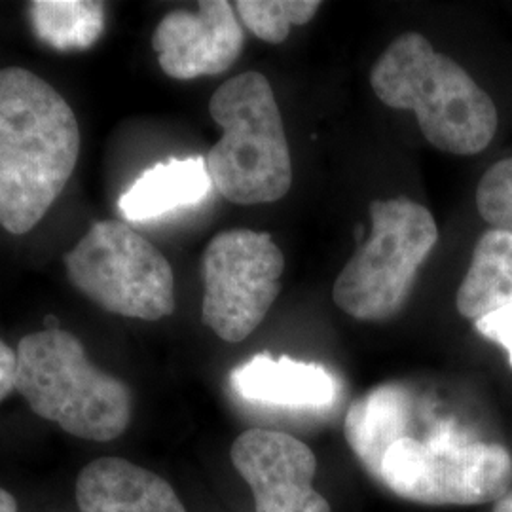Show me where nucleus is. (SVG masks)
Instances as JSON below:
<instances>
[{
    "label": "nucleus",
    "instance_id": "nucleus-13",
    "mask_svg": "<svg viewBox=\"0 0 512 512\" xmlns=\"http://www.w3.org/2000/svg\"><path fill=\"white\" fill-rule=\"evenodd\" d=\"M211 190L205 158H171L135 179L120 196L118 211L131 224H147L200 205Z\"/></svg>",
    "mask_w": 512,
    "mask_h": 512
},
{
    "label": "nucleus",
    "instance_id": "nucleus-5",
    "mask_svg": "<svg viewBox=\"0 0 512 512\" xmlns=\"http://www.w3.org/2000/svg\"><path fill=\"white\" fill-rule=\"evenodd\" d=\"M370 219V238L336 277L334 302L359 321H385L408 302L439 226L429 209L408 198L370 203Z\"/></svg>",
    "mask_w": 512,
    "mask_h": 512
},
{
    "label": "nucleus",
    "instance_id": "nucleus-4",
    "mask_svg": "<svg viewBox=\"0 0 512 512\" xmlns=\"http://www.w3.org/2000/svg\"><path fill=\"white\" fill-rule=\"evenodd\" d=\"M222 137L205 162L213 188L228 202L258 205L281 200L293 184V164L274 90L249 71L224 82L209 101Z\"/></svg>",
    "mask_w": 512,
    "mask_h": 512
},
{
    "label": "nucleus",
    "instance_id": "nucleus-18",
    "mask_svg": "<svg viewBox=\"0 0 512 512\" xmlns=\"http://www.w3.org/2000/svg\"><path fill=\"white\" fill-rule=\"evenodd\" d=\"M480 217L494 230L512 234V158L492 165L476 188Z\"/></svg>",
    "mask_w": 512,
    "mask_h": 512
},
{
    "label": "nucleus",
    "instance_id": "nucleus-14",
    "mask_svg": "<svg viewBox=\"0 0 512 512\" xmlns=\"http://www.w3.org/2000/svg\"><path fill=\"white\" fill-rule=\"evenodd\" d=\"M412 399L401 385H380L349 408L346 440L370 475L380 480L385 454L410 437Z\"/></svg>",
    "mask_w": 512,
    "mask_h": 512
},
{
    "label": "nucleus",
    "instance_id": "nucleus-16",
    "mask_svg": "<svg viewBox=\"0 0 512 512\" xmlns=\"http://www.w3.org/2000/svg\"><path fill=\"white\" fill-rule=\"evenodd\" d=\"M29 18L37 37L59 52L88 50L105 31V6L95 0H35Z\"/></svg>",
    "mask_w": 512,
    "mask_h": 512
},
{
    "label": "nucleus",
    "instance_id": "nucleus-2",
    "mask_svg": "<svg viewBox=\"0 0 512 512\" xmlns=\"http://www.w3.org/2000/svg\"><path fill=\"white\" fill-rule=\"evenodd\" d=\"M370 84L387 107L412 110L423 137L442 152L475 156L494 141L492 97L423 35L395 38L372 67Z\"/></svg>",
    "mask_w": 512,
    "mask_h": 512
},
{
    "label": "nucleus",
    "instance_id": "nucleus-7",
    "mask_svg": "<svg viewBox=\"0 0 512 512\" xmlns=\"http://www.w3.org/2000/svg\"><path fill=\"white\" fill-rule=\"evenodd\" d=\"M380 482L393 494L423 505H484L512 486L509 450L442 433L429 442L406 437L391 446Z\"/></svg>",
    "mask_w": 512,
    "mask_h": 512
},
{
    "label": "nucleus",
    "instance_id": "nucleus-9",
    "mask_svg": "<svg viewBox=\"0 0 512 512\" xmlns=\"http://www.w3.org/2000/svg\"><path fill=\"white\" fill-rule=\"evenodd\" d=\"M230 456L253 490L256 512H332L313 488L315 454L293 435L249 429L232 444Z\"/></svg>",
    "mask_w": 512,
    "mask_h": 512
},
{
    "label": "nucleus",
    "instance_id": "nucleus-6",
    "mask_svg": "<svg viewBox=\"0 0 512 512\" xmlns=\"http://www.w3.org/2000/svg\"><path fill=\"white\" fill-rule=\"evenodd\" d=\"M65 266L74 287L109 313L158 321L175 310L167 258L124 222H95Z\"/></svg>",
    "mask_w": 512,
    "mask_h": 512
},
{
    "label": "nucleus",
    "instance_id": "nucleus-17",
    "mask_svg": "<svg viewBox=\"0 0 512 512\" xmlns=\"http://www.w3.org/2000/svg\"><path fill=\"white\" fill-rule=\"evenodd\" d=\"M319 0H239V18L245 27L264 42H285L293 25H304L315 18Z\"/></svg>",
    "mask_w": 512,
    "mask_h": 512
},
{
    "label": "nucleus",
    "instance_id": "nucleus-22",
    "mask_svg": "<svg viewBox=\"0 0 512 512\" xmlns=\"http://www.w3.org/2000/svg\"><path fill=\"white\" fill-rule=\"evenodd\" d=\"M494 512H512V490L495 501Z\"/></svg>",
    "mask_w": 512,
    "mask_h": 512
},
{
    "label": "nucleus",
    "instance_id": "nucleus-1",
    "mask_svg": "<svg viewBox=\"0 0 512 512\" xmlns=\"http://www.w3.org/2000/svg\"><path fill=\"white\" fill-rule=\"evenodd\" d=\"M80 129L69 103L37 74L0 69V226L27 234L73 175Z\"/></svg>",
    "mask_w": 512,
    "mask_h": 512
},
{
    "label": "nucleus",
    "instance_id": "nucleus-20",
    "mask_svg": "<svg viewBox=\"0 0 512 512\" xmlns=\"http://www.w3.org/2000/svg\"><path fill=\"white\" fill-rule=\"evenodd\" d=\"M16 374H18V357L14 349L0 340V401L12 389H16Z\"/></svg>",
    "mask_w": 512,
    "mask_h": 512
},
{
    "label": "nucleus",
    "instance_id": "nucleus-19",
    "mask_svg": "<svg viewBox=\"0 0 512 512\" xmlns=\"http://www.w3.org/2000/svg\"><path fill=\"white\" fill-rule=\"evenodd\" d=\"M475 329L478 334H482L484 338L499 344L507 351L509 365L512 368V304L476 319Z\"/></svg>",
    "mask_w": 512,
    "mask_h": 512
},
{
    "label": "nucleus",
    "instance_id": "nucleus-11",
    "mask_svg": "<svg viewBox=\"0 0 512 512\" xmlns=\"http://www.w3.org/2000/svg\"><path fill=\"white\" fill-rule=\"evenodd\" d=\"M230 385L245 403L285 410H323L338 393L336 378L325 366L268 353L234 368Z\"/></svg>",
    "mask_w": 512,
    "mask_h": 512
},
{
    "label": "nucleus",
    "instance_id": "nucleus-15",
    "mask_svg": "<svg viewBox=\"0 0 512 512\" xmlns=\"http://www.w3.org/2000/svg\"><path fill=\"white\" fill-rule=\"evenodd\" d=\"M507 304H512V234L492 228L475 245L456 308L465 319L476 321Z\"/></svg>",
    "mask_w": 512,
    "mask_h": 512
},
{
    "label": "nucleus",
    "instance_id": "nucleus-3",
    "mask_svg": "<svg viewBox=\"0 0 512 512\" xmlns=\"http://www.w3.org/2000/svg\"><path fill=\"white\" fill-rule=\"evenodd\" d=\"M16 389L31 410L78 439L109 442L131 421L128 385L93 366L71 332L46 329L19 342Z\"/></svg>",
    "mask_w": 512,
    "mask_h": 512
},
{
    "label": "nucleus",
    "instance_id": "nucleus-10",
    "mask_svg": "<svg viewBox=\"0 0 512 512\" xmlns=\"http://www.w3.org/2000/svg\"><path fill=\"white\" fill-rule=\"evenodd\" d=\"M243 29L226 0H203L196 12L175 10L154 31L152 48L167 76L192 80L230 69L243 50Z\"/></svg>",
    "mask_w": 512,
    "mask_h": 512
},
{
    "label": "nucleus",
    "instance_id": "nucleus-8",
    "mask_svg": "<svg viewBox=\"0 0 512 512\" xmlns=\"http://www.w3.org/2000/svg\"><path fill=\"white\" fill-rule=\"evenodd\" d=\"M285 256L266 232L228 230L203 253L202 321L230 344L264 321L281 289Z\"/></svg>",
    "mask_w": 512,
    "mask_h": 512
},
{
    "label": "nucleus",
    "instance_id": "nucleus-21",
    "mask_svg": "<svg viewBox=\"0 0 512 512\" xmlns=\"http://www.w3.org/2000/svg\"><path fill=\"white\" fill-rule=\"evenodd\" d=\"M0 512H18L16 497L0 488Z\"/></svg>",
    "mask_w": 512,
    "mask_h": 512
},
{
    "label": "nucleus",
    "instance_id": "nucleus-12",
    "mask_svg": "<svg viewBox=\"0 0 512 512\" xmlns=\"http://www.w3.org/2000/svg\"><path fill=\"white\" fill-rule=\"evenodd\" d=\"M80 512H186L162 476L128 459L101 458L76 478Z\"/></svg>",
    "mask_w": 512,
    "mask_h": 512
}]
</instances>
